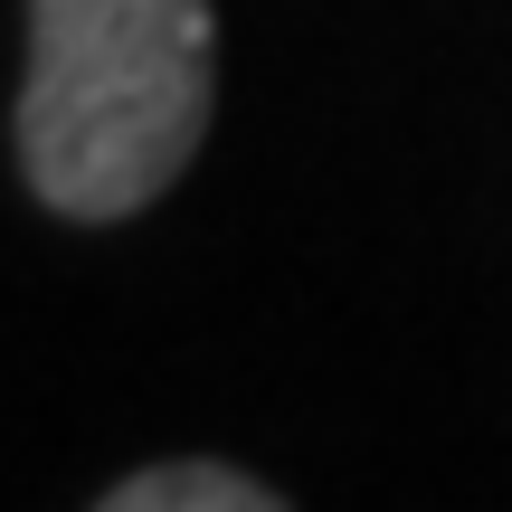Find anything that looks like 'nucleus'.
<instances>
[{
	"label": "nucleus",
	"instance_id": "1",
	"mask_svg": "<svg viewBox=\"0 0 512 512\" xmlns=\"http://www.w3.org/2000/svg\"><path fill=\"white\" fill-rule=\"evenodd\" d=\"M219 105L209 0H29L19 171L76 228L152 209Z\"/></svg>",
	"mask_w": 512,
	"mask_h": 512
},
{
	"label": "nucleus",
	"instance_id": "2",
	"mask_svg": "<svg viewBox=\"0 0 512 512\" xmlns=\"http://www.w3.org/2000/svg\"><path fill=\"white\" fill-rule=\"evenodd\" d=\"M95 512H285V494L219 456H181V465H143V475L105 484Z\"/></svg>",
	"mask_w": 512,
	"mask_h": 512
}]
</instances>
